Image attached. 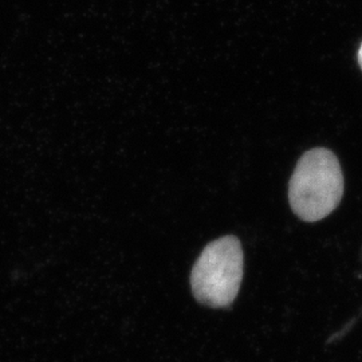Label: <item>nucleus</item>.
<instances>
[{
  "label": "nucleus",
  "instance_id": "nucleus-1",
  "mask_svg": "<svg viewBox=\"0 0 362 362\" xmlns=\"http://www.w3.org/2000/svg\"><path fill=\"white\" fill-rule=\"evenodd\" d=\"M344 173L337 156L325 148L308 151L298 161L288 182V202L303 221L329 216L344 196Z\"/></svg>",
  "mask_w": 362,
  "mask_h": 362
},
{
  "label": "nucleus",
  "instance_id": "nucleus-2",
  "mask_svg": "<svg viewBox=\"0 0 362 362\" xmlns=\"http://www.w3.org/2000/svg\"><path fill=\"white\" fill-rule=\"evenodd\" d=\"M245 272L242 245L235 236H223L208 243L191 272L196 300L209 308H227L238 297Z\"/></svg>",
  "mask_w": 362,
  "mask_h": 362
},
{
  "label": "nucleus",
  "instance_id": "nucleus-3",
  "mask_svg": "<svg viewBox=\"0 0 362 362\" xmlns=\"http://www.w3.org/2000/svg\"><path fill=\"white\" fill-rule=\"evenodd\" d=\"M358 64H360V66H361L362 69V43L361 47H360V50H358Z\"/></svg>",
  "mask_w": 362,
  "mask_h": 362
}]
</instances>
